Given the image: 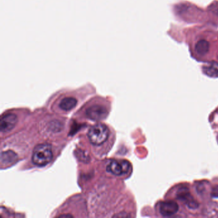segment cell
Returning <instances> with one entry per match:
<instances>
[{
  "instance_id": "1",
  "label": "cell",
  "mask_w": 218,
  "mask_h": 218,
  "mask_svg": "<svg viewBox=\"0 0 218 218\" xmlns=\"http://www.w3.org/2000/svg\"><path fill=\"white\" fill-rule=\"evenodd\" d=\"M52 158L51 147L48 143L39 144L33 150L32 162L37 166H45L51 161Z\"/></svg>"
},
{
  "instance_id": "2",
  "label": "cell",
  "mask_w": 218,
  "mask_h": 218,
  "mask_svg": "<svg viewBox=\"0 0 218 218\" xmlns=\"http://www.w3.org/2000/svg\"><path fill=\"white\" fill-rule=\"evenodd\" d=\"M110 131L106 125L103 123H97L92 126L89 129L88 137L90 141L94 145H102L106 141Z\"/></svg>"
},
{
  "instance_id": "3",
  "label": "cell",
  "mask_w": 218,
  "mask_h": 218,
  "mask_svg": "<svg viewBox=\"0 0 218 218\" xmlns=\"http://www.w3.org/2000/svg\"><path fill=\"white\" fill-rule=\"evenodd\" d=\"M177 198L182 201L189 209H196L199 207V204L194 200L187 188H181L177 191Z\"/></svg>"
},
{
  "instance_id": "4",
  "label": "cell",
  "mask_w": 218,
  "mask_h": 218,
  "mask_svg": "<svg viewBox=\"0 0 218 218\" xmlns=\"http://www.w3.org/2000/svg\"><path fill=\"white\" fill-rule=\"evenodd\" d=\"M88 118L92 120H100L104 119L108 115V110L106 107L100 105H94L89 107L86 111Z\"/></svg>"
},
{
  "instance_id": "5",
  "label": "cell",
  "mask_w": 218,
  "mask_h": 218,
  "mask_svg": "<svg viewBox=\"0 0 218 218\" xmlns=\"http://www.w3.org/2000/svg\"><path fill=\"white\" fill-rule=\"evenodd\" d=\"M130 167L129 162L127 161L118 162L113 161L111 162L107 167L108 172L115 175H121L127 173Z\"/></svg>"
},
{
  "instance_id": "6",
  "label": "cell",
  "mask_w": 218,
  "mask_h": 218,
  "mask_svg": "<svg viewBox=\"0 0 218 218\" xmlns=\"http://www.w3.org/2000/svg\"><path fill=\"white\" fill-rule=\"evenodd\" d=\"M178 211V205L172 200L163 201L159 207V212L164 217H169L176 214Z\"/></svg>"
},
{
  "instance_id": "7",
  "label": "cell",
  "mask_w": 218,
  "mask_h": 218,
  "mask_svg": "<svg viewBox=\"0 0 218 218\" xmlns=\"http://www.w3.org/2000/svg\"><path fill=\"white\" fill-rule=\"evenodd\" d=\"M17 122V116L13 113H9L3 116L0 123L1 131L5 132L11 131L15 127Z\"/></svg>"
},
{
  "instance_id": "8",
  "label": "cell",
  "mask_w": 218,
  "mask_h": 218,
  "mask_svg": "<svg viewBox=\"0 0 218 218\" xmlns=\"http://www.w3.org/2000/svg\"><path fill=\"white\" fill-rule=\"evenodd\" d=\"M195 51L200 56H204L209 51L210 43L205 39L198 40L195 45Z\"/></svg>"
},
{
  "instance_id": "9",
  "label": "cell",
  "mask_w": 218,
  "mask_h": 218,
  "mask_svg": "<svg viewBox=\"0 0 218 218\" xmlns=\"http://www.w3.org/2000/svg\"><path fill=\"white\" fill-rule=\"evenodd\" d=\"M77 104V100L74 97H65L61 100L60 103V107L61 110L65 111L71 110L75 108Z\"/></svg>"
},
{
  "instance_id": "10",
  "label": "cell",
  "mask_w": 218,
  "mask_h": 218,
  "mask_svg": "<svg viewBox=\"0 0 218 218\" xmlns=\"http://www.w3.org/2000/svg\"><path fill=\"white\" fill-rule=\"evenodd\" d=\"M204 72L209 76L218 77V64L212 62L207 65L204 66Z\"/></svg>"
},
{
  "instance_id": "11",
  "label": "cell",
  "mask_w": 218,
  "mask_h": 218,
  "mask_svg": "<svg viewBox=\"0 0 218 218\" xmlns=\"http://www.w3.org/2000/svg\"><path fill=\"white\" fill-rule=\"evenodd\" d=\"M16 154L14 152L7 151L1 154V162L5 163H10L15 160Z\"/></svg>"
},
{
  "instance_id": "12",
  "label": "cell",
  "mask_w": 218,
  "mask_h": 218,
  "mask_svg": "<svg viewBox=\"0 0 218 218\" xmlns=\"http://www.w3.org/2000/svg\"><path fill=\"white\" fill-rule=\"evenodd\" d=\"M211 196L212 198H218V185H216L212 188L211 192Z\"/></svg>"
},
{
  "instance_id": "13",
  "label": "cell",
  "mask_w": 218,
  "mask_h": 218,
  "mask_svg": "<svg viewBox=\"0 0 218 218\" xmlns=\"http://www.w3.org/2000/svg\"><path fill=\"white\" fill-rule=\"evenodd\" d=\"M214 10L215 11V14H217V16H218V6H217V5L215 7V9H214Z\"/></svg>"
}]
</instances>
